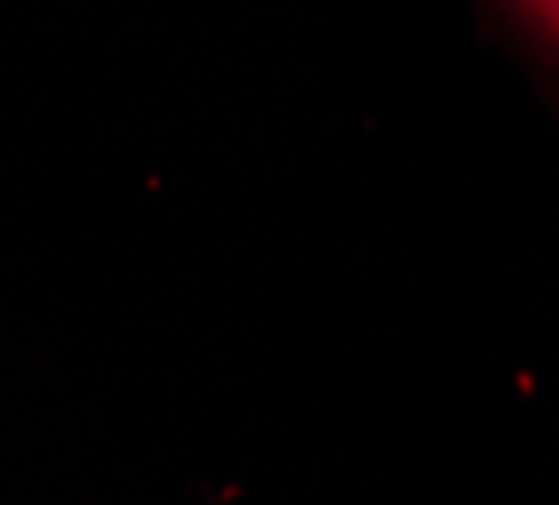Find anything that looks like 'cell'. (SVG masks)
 <instances>
[{"label":"cell","mask_w":559,"mask_h":505,"mask_svg":"<svg viewBox=\"0 0 559 505\" xmlns=\"http://www.w3.org/2000/svg\"><path fill=\"white\" fill-rule=\"evenodd\" d=\"M520 5L535 15V25L545 31V36L559 40V0H520Z\"/></svg>","instance_id":"cell-1"}]
</instances>
